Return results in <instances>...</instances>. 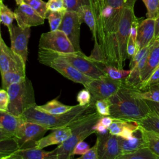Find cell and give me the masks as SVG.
<instances>
[{"instance_id":"cell-27","label":"cell","mask_w":159,"mask_h":159,"mask_svg":"<svg viewBox=\"0 0 159 159\" xmlns=\"http://www.w3.org/2000/svg\"><path fill=\"white\" fill-rule=\"evenodd\" d=\"M131 89L134 96L139 98L155 102H159V84L152 85L143 90Z\"/></svg>"},{"instance_id":"cell-54","label":"cell","mask_w":159,"mask_h":159,"mask_svg":"<svg viewBox=\"0 0 159 159\" xmlns=\"http://www.w3.org/2000/svg\"><path fill=\"white\" fill-rule=\"evenodd\" d=\"M0 127H2V125L0 124Z\"/></svg>"},{"instance_id":"cell-38","label":"cell","mask_w":159,"mask_h":159,"mask_svg":"<svg viewBox=\"0 0 159 159\" xmlns=\"http://www.w3.org/2000/svg\"><path fill=\"white\" fill-rule=\"evenodd\" d=\"M63 2L66 11L79 12L82 6L89 4L90 1L89 0H63Z\"/></svg>"},{"instance_id":"cell-11","label":"cell","mask_w":159,"mask_h":159,"mask_svg":"<svg viewBox=\"0 0 159 159\" xmlns=\"http://www.w3.org/2000/svg\"><path fill=\"white\" fill-rule=\"evenodd\" d=\"M82 22L79 13L75 11H66L58 29L65 34L76 52L81 51L80 46V35Z\"/></svg>"},{"instance_id":"cell-2","label":"cell","mask_w":159,"mask_h":159,"mask_svg":"<svg viewBox=\"0 0 159 159\" xmlns=\"http://www.w3.org/2000/svg\"><path fill=\"white\" fill-rule=\"evenodd\" d=\"M108 100L110 116L113 118L139 122L151 112L146 101L134 96L131 89L124 83L119 90Z\"/></svg>"},{"instance_id":"cell-49","label":"cell","mask_w":159,"mask_h":159,"mask_svg":"<svg viewBox=\"0 0 159 159\" xmlns=\"http://www.w3.org/2000/svg\"><path fill=\"white\" fill-rule=\"evenodd\" d=\"M147 104H148V107H150L151 111L155 112L159 116V102H155L145 100Z\"/></svg>"},{"instance_id":"cell-12","label":"cell","mask_w":159,"mask_h":159,"mask_svg":"<svg viewBox=\"0 0 159 159\" xmlns=\"http://www.w3.org/2000/svg\"><path fill=\"white\" fill-rule=\"evenodd\" d=\"M8 30L11 39V48L26 63L28 58V42L30 35V27L22 28L18 25L12 24Z\"/></svg>"},{"instance_id":"cell-36","label":"cell","mask_w":159,"mask_h":159,"mask_svg":"<svg viewBox=\"0 0 159 159\" xmlns=\"http://www.w3.org/2000/svg\"><path fill=\"white\" fill-rule=\"evenodd\" d=\"M147 9V18L155 19L159 12V0H142Z\"/></svg>"},{"instance_id":"cell-40","label":"cell","mask_w":159,"mask_h":159,"mask_svg":"<svg viewBox=\"0 0 159 159\" xmlns=\"http://www.w3.org/2000/svg\"><path fill=\"white\" fill-rule=\"evenodd\" d=\"M153 40L148 45L142 47L141 48H140L134 55V57L130 59V65H129V68L130 70L132 69V68H134L137 64V63L140 60V59L143 57V56L145 54V53L149 50L150 46L152 45Z\"/></svg>"},{"instance_id":"cell-44","label":"cell","mask_w":159,"mask_h":159,"mask_svg":"<svg viewBox=\"0 0 159 159\" xmlns=\"http://www.w3.org/2000/svg\"><path fill=\"white\" fill-rule=\"evenodd\" d=\"M89 146L86 142H84L83 140L80 141L75 146L72 152V155L73 156L75 155H83L89 150Z\"/></svg>"},{"instance_id":"cell-14","label":"cell","mask_w":159,"mask_h":159,"mask_svg":"<svg viewBox=\"0 0 159 159\" xmlns=\"http://www.w3.org/2000/svg\"><path fill=\"white\" fill-rule=\"evenodd\" d=\"M97 138L99 159H117L120 155L117 136L109 132L104 135L97 134Z\"/></svg>"},{"instance_id":"cell-28","label":"cell","mask_w":159,"mask_h":159,"mask_svg":"<svg viewBox=\"0 0 159 159\" xmlns=\"http://www.w3.org/2000/svg\"><path fill=\"white\" fill-rule=\"evenodd\" d=\"M98 66L104 72L106 75L113 80H124L130 73V70H125L109 64L103 63Z\"/></svg>"},{"instance_id":"cell-24","label":"cell","mask_w":159,"mask_h":159,"mask_svg":"<svg viewBox=\"0 0 159 159\" xmlns=\"http://www.w3.org/2000/svg\"><path fill=\"white\" fill-rule=\"evenodd\" d=\"M146 146L156 155L159 157V134L139 126Z\"/></svg>"},{"instance_id":"cell-32","label":"cell","mask_w":159,"mask_h":159,"mask_svg":"<svg viewBox=\"0 0 159 159\" xmlns=\"http://www.w3.org/2000/svg\"><path fill=\"white\" fill-rule=\"evenodd\" d=\"M15 19L14 12H12L3 2L0 6V21L7 28L12 25V22Z\"/></svg>"},{"instance_id":"cell-26","label":"cell","mask_w":159,"mask_h":159,"mask_svg":"<svg viewBox=\"0 0 159 159\" xmlns=\"http://www.w3.org/2000/svg\"><path fill=\"white\" fill-rule=\"evenodd\" d=\"M139 124L137 121L124 120L120 119L114 118L113 122L109 127V132L111 134L119 136L121 131L125 128H132L137 130L139 128Z\"/></svg>"},{"instance_id":"cell-35","label":"cell","mask_w":159,"mask_h":159,"mask_svg":"<svg viewBox=\"0 0 159 159\" xmlns=\"http://www.w3.org/2000/svg\"><path fill=\"white\" fill-rule=\"evenodd\" d=\"M23 2L31 7L43 19H46L48 9L45 2L42 0H23Z\"/></svg>"},{"instance_id":"cell-34","label":"cell","mask_w":159,"mask_h":159,"mask_svg":"<svg viewBox=\"0 0 159 159\" xmlns=\"http://www.w3.org/2000/svg\"><path fill=\"white\" fill-rule=\"evenodd\" d=\"M94 47L91 51L90 56H89V58L94 61L97 65L103 63L107 64L104 53L98 43V39H94Z\"/></svg>"},{"instance_id":"cell-9","label":"cell","mask_w":159,"mask_h":159,"mask_svg":"<svg viewBox=\"0 0 159 159\" xmlns=\"http://www.w3.org/2000/svg\"><path fill=\"white\" fill-rule=\"evenodd\" d=\"M123 84V80H113L107 75L92 79L85 88L91 95V101L109 99L115 94Z\"/></svg>"},{"instance_id":"cell-25","label":"cell","mask_w":159,"mask_h":159,"mask_svg":"<svg viewBox=\"0 0 159 159\" xmlns=\"http://www.w3.org/2000/svg\"><path fill=\"white\" fill-rule=\"evenodd\" d=\"M21 117H16L7 111H0V124L7 131L12 133L15 136Z\"/></svg>"},{"instance_id":"cell-5","label":"cell","mask_w":159,"mask_h":159,"mask_svg":"<svg viewBox=\"0 0 159 159\" xmlns=\"http://www.w3.org/2000/svg\"><path fill=\"white\" fill-rule=\"evenodd\" d=\"M6 90L9 95L7 111L16 117H21L25 111L37 105L34 87L27 77L22 82L10 85Z\"/></svg>"},{"instance_id":"cell-47","label":"cell","mask_w":159,"mask_h":159,"mask_svg":"<svg viewBox=\"0 0 159 159\" xmlns=\"http://www.w3.org/2000/svg\"><path fill=\"white\" fill-rule=\"evenodd\" d=\"M93 129L95 131V133L97 134L100 135H104L107 133H108V129H107L106 127H104L103 125H102L101 123H99L98 120V122L93 125Z\"/></svg>"},{"instance_id":"cell-18","label":"cell","mask_w":159,"mask_h":159,"mask_svg":"<svg viewBox=\"0 0 159 159\" xmlns=\"http://www.w3.org/2000/svg\"><path fill=\"white\" fill-rule=\"evenodd\" d=\"M159 65V39L154 40L150 46L147 60L140 73L142 84L150 76L153 70Z\"/></svg>"},{"instance_id":"cell-31","label":"cell","mask_w":159,"mask_h":159,"mask_svg":"<svg viewBox=\"0 0 159 159\" xmlns=\"http://www.w3.org/2000/svg\"><path fill=\"white\" fill-rule=\"evenodd\" d=\"M138 122L143 128L159 134V116L155 112L151 111Z\"/></svg>"},{"instance_id":"cell-21","label":"cell","mask_w":159,"mask_h":159,"mask_svg":"<svg viewBox=\"0 0 159 159\" xmlns=\"http://www.w3.org/2000/svg\"><path fill=\"white\" fill-rule=\"evenodd\" d=\"M73 107V106L65 105L60 102L57 99H54L47 102L45 104L41 106L36 105L35 108L42 112L55 115L65 113L70 111Z\"/></svg>"},{"instance_id":"cell-48","label":"cell","mask_w":159,"mask_h":159,"mask_svg":"<svg viewBox=\"0 0 159 159\" xmlns=\"http://www.w3.org/2000/svg\"><path fill=\"white\" fill-rule=\"evenodd\" d=\"M114 118L110 116H102L99 117L98 122L106 127L107 129H109L111 124L112 123Z\"/></svg>"},{"instance_id":"cell-39","label":"cell","mask_w":159,"mask_h":159,"mask_svg":"<svg viewBox=\"0 0 159 159\" xmlns=\"http://www.w3.org/2000/svg\"><path fill=\"white\" fill-rule=\"evenodd\" d=\"M159 84V65L153 70L148 78L143 82L138 90H143L152 85Z\"/></svg>"},{"instance_id":"cell-4","label":"cell","mask_w":159,"mask_h":159,"mask_svg":"<svg viewBox=\"0 0 159 159\" xmlns=\"http://www.w3.org/2000/svg\"><path fill=\"white\" fill-rule=\"evenodd\" d=\"M100 117L101 116L96 111L71 124L70 126L71 129V135L52 150L55 159H70L73 158L72 152L75 146L79 142L84 140L87 137L95 133L93 127Z\"/></svg>"},{"instance_id":"cell-42","label":"cell","mask_w":159,"mask_h":159,"mask_svg":"<svg viewBox=\"0 0 159 159\" xmlns=\"http://www.w3.org/2000/svg\"><path fill=\"white\" fill-rule=\"evenodd\" d=\"M79 159H99L98 156V139H96L94 145L89 148V150L83 155H81Z\"/></svg>"},{"instance_id":"cell-50","label":"cell","mask_w":159,"mask_h":159,"mask_svg":"<svg viewBox=\"0 0 159 159\" xmlns=\"http://www.w3.org/2000/svg\"><path fill=\"white\" fill-rule=\"evenodd\" d=\"M12 137H14V135L12 133L7 131L3 127H0V140Z\"/></svg>"},{"instance_id":"cell-52","label":"cell","mask_w":159,"mask_h":159,"mask_svg":"<svg viewBox=\"0 0 159 159\" xmlns=\"http://www.w3.org/2000/svg\"><path fill=\"white\" fill-rule=\"evenodd\" d=\"M16 2L17 3V5H20V4H22L23 2V0H16Z\"/></svg>"},{"instance_id":"cell-46","label":"cell","mask_w":159,"mask_h":159,"mask_svg":"<svg viewBox=\"0 0 159 159\" xmlns=\"http://www.w3.org/2000/svg\"><path fill=\"white\" fill-rule=\"evenodd\" d=\"M137 49H136V44L134 41H133L132 39L129 38L127 44V48H126V52H127V57L128 58L131 59L135 53H136Z\"/></svg>"},{"instance_id":"cell-8","label":"cell","mask_w":159,"mask_h":159,"mask_svg":"<svg viewBox=\"0 0 159 159\" xmlns=\"http://www.w3.org/2000/svg\"><path fill=\"white\" fill-rule=\"evenodd\" d=\"M57 54L70 63L73 67L84 75L96 79L106 75L104 72L98 67L89 57L81 52L73 53H59Z\"/></svg>"},{"instance_id":"cell-30","label":"cell","mask_w":159,"mask_h":159,"mask_svg":"<svg viewBox=\"0 0 159 159\" xmlns=\"http://www.w3.org/2000/svg\"><path fill=\"white\" fill-rule=\"evenodd\" d=\"M19 149L15 137L0 140V159L6 158Z\"/></svg>"},{"instance_id":"cell-22","label":"cell","mask_w":159,"mask_h":159,"mask_svg":"<svg viewBox=\"0 0 159 159\" xmlns=\"http://www.w3.org/2000/svg\"><path fill=\"white\" fill-rule=\"evenodd\" d=\"M2 88L7 89L11 84L23 81L27 77L25 70H13L1 74Z\"/></svg>"},{"instance_id":"cell-1","label":"cell","mask_w":159,"mask_h":159,"mask_svg":"<svg viewBox=\"0 0 159 159\" xmlns=\"http://www.w3.org/2000/svg\"><path fill=\"white\" fill-rule=\"evenodd\" d=\"M136 0H125L116 32L98 42L107 63L123 68L127 57V44L132 22L136 17L134 6Z\"/></svg>"},{"instance_id":"cell-15","label":"cell","mask_w":159,"mask_h":159,"mask_svg":"<svg viewBox=\"0 0 159 159\" xmlns=\"http://www.w3.org/2000/svg\"><path fill=\"white\" fill-rule=\"evenodd\" d=\"M18 7L14 11L15 19L17 25L22 27H31L42 25L44 23V20L35 10L31 7L22 2L18 5Z\"/></svg>"},{"instance_id":"cell-19","label":"cell","mask_w":159,"mask_h":159,"mask_svg":"<svg viewBox=\"0 0 159 159\" xmlns=\"http://www.w3.org/2000/svg\"><path fill=\"white\" fill-rule=\"evenodd\" d=\"M6 159H55L52 151H45L35 147L17 149Z\"/></svg>"},{"instance_id":"cell-29","label":"cell","mask_w":159,"mask_h":159,"mask_svg":"<svg viewBox=\"0 0 159 159\" xmlns=\"http://www.w3.org/2000/svg\"><path fill=\"white\" fill-rule=\"evenodd\" d=\"M117 159H159L148 147L139 148L133 152L121 155Z\"/></svg>"},{"instance_id":"cell-3","label":"cell","mask_w":159,"mask_h":159,"mask_svg":"<svg viewBox=\"0 0 159 159\" xmlns=\"http://www.w3.org/2000/svg\"><path fill=\"white\" fill-rule=\"evenodd\" d=\"M35 107L25 111L22 117L27 120L37 122L44 126L48 130L70 127L71 124L96 112L94 102L92 101L87 105L77 104L73 106L65 113L55 115L42 112L36 109Z\"/></svg>"},{"instance_id":"cell-16","label":"cell","mask_w":159,"mask_h":159,"mask_svg":"<svg viewBox=\"0 0 159 159\" xmlns=\"http://www.w3.org/2000/svg\"><path fill=\"white\" fill-rule=\"evenodd\" d=\"M155 19L147 18L140 21L137 26L136 52L141 48L149 45L154 40Z\"/></svg>"},{"instance_id":"cell-43","label":"cell","mask_w":159,"mask_h":159,"mask_svg":"<svg viewBox=\"0 0 159 159\" xmlns=\"http://www.w3.org/2000/svg\"><path fill=\"white\" fill-rule=\"evenodd\" d=\"M48 11H66L63 0H48L47 2Z\"/></svg>"},{"instance_id":"cell-17","label":"cell","mask_w":159,"mask_h":159,"mask_svg":"<svg viewBox=\"0 0 159 159\" xmlns=\"http://www.w3.org/2000/svg\"><path fill=\"white\" fill-rule=\"evenodd\" d=\"M52 130V132L48 135L42 137L36 141L35 147L43 149L50 145L60 144L71 135V129L70 127L58 128Z\"/></svg>"},{"instance_id":"cell-13","label":"cell","mask_w":159,"mask_h":159,"mask_svg":"<svg viewBox=\"0 0 159 159\" xmlns=\"http://www.w3.org/2000/svg\"><path fill=\"white\" fill-rule=\"evenodd\" d=\"M25 70V63L22 58L9 48L0 35V73L10 70Z\"/></svg>"},{"instance_id":"cell-33","label":"cell","mask_w":159,"mask_h":159,"mask_svg":"<svg viewBox=\"0 0 159 159\" xmlns=\"http://www.w3.org/2000/svg\"><path fill=\"white\" fill-rule=\"evenodd\" d=\"M65 11H48L46 19H48L50 30L53 31L58 29Z\"/></svg>"},{"instance_id":"cell-41","label":"cell","mask_w":159,"mask_h":159,"mask_svg":"<svg viewBox=\"0 0 159 159\" xmlns=\"http://www.w3.org/2000/svg\"><path fill=\"white\" fill-rule=\"evenodd\" d=\"M76 100L80 106L88 104L91 101V95L89 90L85 88L79 91L76 96Z\"/></svg>"},{"instance_id":"cell-7","label":"cell","mask_w":159,"mask_h":159,"mask_svg":"<svg viewBox=\"0 0 159 159\" xmlns=\"http://www.w3.org/2000/svg\"><path fill=\"white\" fill-rule=\"evenodd\" d=\"M48 130L44 126L22 117L14 136L19 149L35 147L36 141L43 137Z\"/></svg>"},{"instance_id":"cell-10","label":"cell","mask_w":159,"mask_h":159,"mask_svg":"<svg viewBox=\"0 0 159 159\" xmlns=\"http://www.w3.org/2000/svg\"><path fill=\"white\" fill-rule=\"evenodd\" d=\"M39 48L59 53L76 52L65 34L59 29L42 34L39 42Z\"/></svg>"},{"instance_id":"cell-20","label":"cell","mask_w":159,"mask_h":159,"mask_svg":"<svg viewBox=\"0 0 159 159\" xmlns=\"http://www.w3.org/2000/svg\"><path fill=\"white\" fill-rule=\"evenodd\" d=\"M117 139L121 153L120 155L133 152L139 148L146 147L139 128L134 132L133 135L129 139H123L117 136Z\"/></svg>"},{"instance_id":"cell-53","label":"cell","mask_w":159,"mask_h":159,"mask_svg":"<svg viewBox=\"0 0 159 159\" xmlns=\"http://www.w3.org/2000/svg\"><path fill=\"white\" fill-rule=\"evenodd\" d=\"M2 2V0H0V6ZM0 35H1V21H0Z\"/></svg>"},{"instance_id":"cell-51","label":"cell","mask_w":159,"mask_h":159,"mask_svg":"<svg viewBox=\"0 0 159 159\" xmlns=\"http://www.w3.org/2000/svg\"><path fill=\"white\" fill-rule=\"evenodd\" d=\"M159 39V12L155 19V32L154 40Z\"/></svg>"},{"instance_id":"cell-23","label":"cell","mask_w":159,"mask_h":159,"mask_svg":"<svg viewBox=\"0 0 159 159\" xmlns=\"http://www.w3.org/2000/svg\"><path fill=\"white\" fill-rule=\"evenodd\" d=\"M78 13L80 15L83 22H84L90 29L94 39H98L96 19L90 3L82 6Z\"/></svg>"},{"instance_id":"cell-6","label":"cell","mask_w":159,"mask_h":159,"mask_svg":"<svg viewBox=\"0 0 159 159\" xmlns=\"http://www.w3.org/2000/svg\"><path fill=\"white\" fill-rule=\"evenodd\" d=\"M38 60L40 63L55 70L73 82L82 84L85 88L93 79L79 71L66 60L60 57L56 52L39 48Z\"/></svg>"},{"instance_id":"cell-45","label":"cell","mask_w":159,"mask_h":159,"mask_svg":"<svg viewBox=\"0 0 159 159\" xmlns=\"http://www.w3.org/2000/svg\"><path fill=\"white\" fill-rule=\"evenodd\" d=\"M9 104V95L6 89H0V111H7Z\"/></svg>"},{"instance_id":"cell-37","label":"cell","mask_w":159,"mask_h":159,"mask_svg":"<svg viewBox=\"0 0 159 159\" xmlns=\"http://www.w3.org/2000/svg\"><path fill=\"white\" fill-rule=\"evenodd\" d=\"M94 106L96 112L101 116H110V102L108 99L96 101Z\"/></svg>"}]
</instances>
